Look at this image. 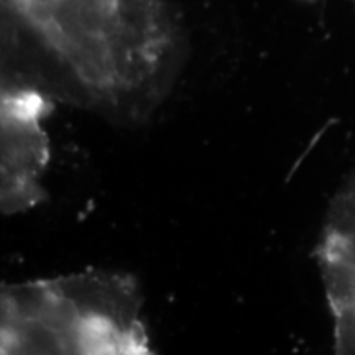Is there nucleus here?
<instances>
[{
	"mask_svg": "<svg viewBox=\"0 0 355 355\" xmlns=\"http://www.w3.org/2000/svg\"><path fill=\"white\" fill-rule=\"evenodd\" d=\"M92 96L117 101L165 69L175 30L159 0H3Z\"/></svg>",
	"mask_w": 355,
	"mask_h": 355,
	"instance_id": "obj_1",
	"label": "nucleus"
},
{
	"mask_svg": "<svg viewBox=\"0 0 355 355\" xmlns=\"http://www.w3.org/2000/svg\"><path fill=\"white\" fill-rule=\"evenodd\" d=\"M140 308L135 279L105 270L3 285L0 352L150 354Z\"/></svg>",
	"mask_w": 355,
	"mask_h": 355,
	"instance_id": "obj_2",
	"label": "nucleus"
},
{
	"mask_svg": "<svg viewBox=\"0 0 355 355\" xmlns=\"http://www.w3.org/2000/svg\"><path fill=\"white\" fill-rule=\"evenodd\" d=\"M50 110V102L35 89H2L0 206L6 216L32 209L46 198L40 181L46 170L50 150L42 122Z\"/></svg>",
	"mask_w": 355,
	"mask_h": 355,
	"instance_id": "obj_3",
	"label": "nucleus"
},
{
	"mask_svg": "<svg viewBox=\"0 0 355 355\" xmlns=\"http://www.w3.org/2000/svg\"><path fill=\"white\" fill-rule=\"evenodd\" d=\"M316 259L334 318L337 354H355V175L332 199Z\"/></svg>",
	"mask_w": 355,
	"mask_h": 355,
	"instance_id": "obj_4",
	"label": "nucleus"
}]
</instances>
